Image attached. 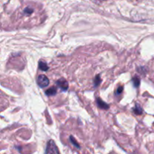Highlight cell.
<instances>
[{"label": "cell", "instance_id": "6da1fadb", "mask_svg": "<svg viewBox=\"0 0 154 154\" xmlns=\"http://www.w3.org/2000/svg\"><path fill=\"white\" fill-rule=\"evenodd\" d=\"M37 83L39 87H42V88H45V87H48V84H49V80L45 75H42L38 77Z\"/></svg>", "mask_w": 154, "mask_h": 154}, {"label": "cell", "instance_id": "7a4b0ae2", "mask_svg": "<svg viewBox=\"0 0 154 154\" xmlns=\"http://www.w3.org/2000/svg\"><path fill=\"white\" fill-rule=\"evenodd\" d=\"M46 153H59V150L57 149V146H56L55 143L53 141H50L48 143V146H47Z\"/></svg>", "mask_w": 154, "mask_h": 154}, {"label": "cell", "instance_id": "3957f363", "mask_svg": "<svg viewBox=\"0 0 154 154\" xmlns=\"http://www.w3.org/2000/svg\"><path fill=\"white\" fill-rule=\"evenodd\" d=\"M57 85L60 86L63 90H66L69 87V84H68V82L66 81H65L64 79H60V81H58L57 82Z\"/></svg>", "mask_w": 154, "mask_h": 154}, {"label": "cell", "instance_id": "277c9868", "mask_svg": "<svg viewBox=\"0 0 154 154\" xmlns=\"http://www.w3.org/2000/svg\"><path fill=\"white\" fill-rule=\"evenodd\" d=\"M56 93H57V88L54 87H51V88L48 89L46 91V94L48 95V96H54Z\"/></svg>", "mask_w": 154, "mask_h": 154}, {"label": "cell", "instance_id": "5b68a950", "mask_svg": "<svg viewBox=\"0 0 154 154\" xmlns=\"http://www.w3.org/2000/svg\"><path fill=\"white\" fill-rule=\"evenodd\" d=\"M97 103H98V105H99V106L100 107V108H104V109H107V108H108V105H107L106 103H105V102H102V101L100 99H98Z\"/></svg>", "mask_w": 154, "mask_h": 154}, {"label": "cell", "instance_id": "8992f818", "mask_svg": "<svg viewBox=\"0 0 154 154\" xmlns=\"http://www.w3.org/2000/svg\"><path fill=\"white\" fill-rule=\"evenodd\" d=\"M39 68H40L42 71H47L48 69V66H47L46 63H44V62H40V63H39Z\"/></svg>", "mask_w": 154, "mask_h": 154}, {"label": "cell", "instance_id": "52a82bcc", "mask_svg": "<svg viewBox=\"0 0 154 154\" xmlns=\"http://www.w3.org/2000/svg\"><path fill=\"white\" fill-rule=\"evenodd\" d=\"M134 111H135V114H141V113H142V109H141V108L139 105H136V107L134 108Z\"/></svg>", "mask_w": 154, "mask_h": 154}, {"label": "cell", "instance_id": "ba28073f", "mask_svg": "<svg viewBox=\"0 0 154 154\" xmlns=\"http://www.w3.org/2000/svg\"><path fill=\"white\" fill-rule=\"evenodd\" d=\"M133 81H134V84H135V87L139 85V82H140V79L138 78H133Z\"/></svg>", "mask_w": 154, "mask_h": 154}, {"label": "cell", "instance_id": "9c48e42d", "mask_svg": "<svg viewBox=\"0 0 154 154\" xmlns=\"http://www.w3.org/2000/svg\"><path fill=\"white\" fill-rule=\"evenodd\" d=\"M122 92H123V87H119L118 90H117V95H120Z\"/></svg>", "mask_w": 154, "mask_h": 154}]
</instances>
